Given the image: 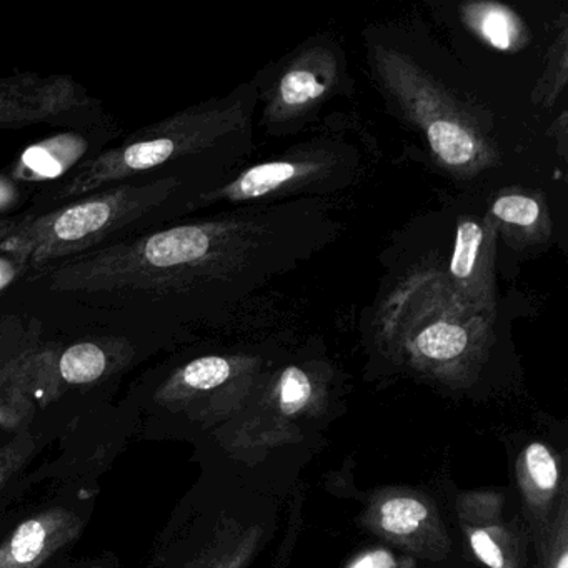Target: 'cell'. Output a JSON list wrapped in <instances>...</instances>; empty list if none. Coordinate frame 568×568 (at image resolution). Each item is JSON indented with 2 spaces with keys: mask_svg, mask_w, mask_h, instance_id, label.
Instances as JSON below:
<instances>
[{
  "mask_svg": "<svg viewBox=\"0 0 568 568\" xmlns=\"http://www.w3.org/2000/svg\"><path fill=\"white\" fill-rule=\"evenodd\" d=\"M174 178L124 182L59 205L48 214L24 217L0 241V254L21 268L51 267L118 241L132 225L154 217L171 199Z\"/></svg>",
  "mask_w": 568,
  "mask_h": 568,
  "instance_id": "cell-1",
  "label": "cell"
},
{
  "mask_svg": "<svg viewBox=\"0 0 568 568\" xmlns=\"http://www.w3.org/2000/svg\"><path fill=\"white\" fill-rule=\"evenodd\" d=\"M95 487L32 467L0 500V568H64L95 511Z\"/></svg>",
  "mask_w": 568,
  "mask_h": 568,
  "instance_id": "cell-2",
  "label": "cell"
},
{
  "mask_svg": "<svg viewBox=\"0 0 568 568\" xmlns=\"http://www.w3.org/2000/svg\"><path fill=\"white\" fill-rule=\"evenodd\" d=\"M54 345L19 318H0V430H22L58 407L52 381Z\"/></svg>",
  "mask_w": 568,
  "mask_h": 568,
  "instance_id": "cell-3",
  "label": "cell"
},
{
  "mask_svg": "<svg viewBox=\"0 0 568 568\" xmlns=\"http://www.w3.org/2000/svg\"><path fill=\"white\" fill-rule=\"evenodd\" d=\"M134 357V348L122 338H89L55 347L52 381L59 405L65 404L69 394H95V388L112 381Z\"/></svg>",
  "mask_w": 568,
  "mask_h": 568,
  "instance_id": "cell-4",
  "label": "cell"
},
{
  "mask_svg": "<svg viewBox=\"0 0 568 568\" xmlns=\"http://www.w3.org/2000/svg\"><path fill=\"white\" fill-rule=\"evenodd\" d=\"M78 418L65 408H52L31 427L0 437V500H4L24 475L34 467L42 452L59 440Z\"/></svg>",
  "mask_w": 568,
  "mask_h": 568,
  "instance_id": "cell-5",
  "label": "cell"
},
{
  "mask_svg": "<svg viewBox=\"0 0 568 568\" xmlns=\"http://www.w3.org/2000/svg\"><path fill=\"white\" fill-rule=\"evenodd\" d=\"M432 152L450 168H465L478 155V142L464 125L450 119H437L427 128Z\"/></svg>",
  "mask_w": 568,
  "mask_h": 568,
  "instance_id": "cell-6",
  "label": "cell"
},
{
  "mask_svg": "<svg viewBox=\"0 0 568 568\" xmlns=\"http://www.w3.org/2000/svg\"><path fill=\"white\" fill-rule=\"evenodd\" d=\"M297 168L288 162H267L245 171L234 184L229 185L225 195L235 201L255 199L274 192L295 178Z\"/></svg>",
  "mask_w": 568,
  "mask_h": 568,
  "instance_id": "cell-7",
  "label": "cell"
},
{
  "mask_svg": "<svg viewBox=\"0 0 568 568\" xmlns=\"http://www.w3.org/2000/svg\"><path fill=\"white\" fill-rule=\"evenodd\" d=\"M470 22L488 44L500 51L514 49L520 36L517 18L500 6H474Z\"/></svg>",
  "mask_w": 568,
  "mask_h": 568,
  "instance_id": "cell-8",
  "label": "cell"
},
{
  "mask_svg": "<svg viewBox=\"0 0 568 568\" xmlns=\"http://www.w3.org/2000/svg\"><path fill=\"white\" fill-rule=\"evenodd\" d=\"M468 335L460 325L437 322L418 334L415 347L424 357L432 361H452L465 351Z\"/></svg>",
  "mask_w": 568,
  "mask_h": 568,
  "instance_id": "cell-9",
  "label": "cell"
},
{
  "mask_svg": "<svg viewBox=\"0 0 568 568\" xmlns=\"http://www.w3.org/2000/svg\"><path fill=\"white\" fill-rule=\"evenodd\" d=\"M481 242H484V231L477 222L464 221L458 224L454 255L450 261V274L457 281H467L474 274Z\"/></svg>",
  "mask_w": 568,
  "mask_h": 568,
  "instance_id": "cell-10",
  "label": "cell"
},
{
  "mask_svg": "<svg viewBox=\"0 0 568 568\" xmlns=\"http://www.w3.org/2000/svg\"><path fill=\"white\" fill-rule=\"evenodd\" d=\"M425 518H427V507L415 498H390L381 508L382 528L388 534H412L420 527Z\"/></svg>",
  "mask_w": 568,
  "mask_h": 568,
  "instance_id": "cell-11",
  "label": "cell"
},
{
  "mask_svg": "<svg viewBox=\"0 0 568 568\" xmlns=\"http://www.w3.org/2000/svg\"><path fill=\"white\" fill-rule=\"evenodd\" d=\"M327 91V85L318 81L317 75L307 69H294L282 79L278 94L288 108H301L311 104Z\"/></svg>",
  "mask_w": 568,
  "mask_h": 568,
  "instance_id": "cell-12",
  "label": "cell"
},
{
  "mask_svg": "<svg viewBox=\"0 0 568 568\" xmlns=\"http://www.w3.org/2000/svg\"><path fill=\"white\" fill-rule=\"evenodd\" d=\"M491 214L507 224L531 227L540 217V207L534 199L524 197V195H508V197L495 201V204L491 205Z\"/></svg>",
  "mask_w": 568,
  "mask_h": 568,
  "instance_id": "cell-13",
  "label": "cell"
},
{
  "mask_svg": "<svg viewBox=\"0 0 568 568\" xmlns=\"http://www.w3.org/2000/svg\"><path fill=\"white\" fill-rule=\"evenodd\" d=\"M525 465H527L531 480L540 490H551L557 487V464L544 444L535 442V444L528 445L525 450Z\"/></svg>",
  "mask_w": 568,
  "mask_h": 568,
  "instance_id": "cell-14",
  "label": "cell"
},
{
  "mask_svg": "<svg viewBox=\"0 0 568 568\" xmlns=\"http://www.w3.org/2000/svg\"><path fill=\"white\" fill-rule=\"evenodd\" d=\"M312 395V385L305 372L288 367L281 378V405L285 414H297Z\"/></svg>",
  "mask_w": 568,
  "mask_h": 568,
  "instance_id": "cell-15",
  "label": "cell"
},
{
  "mask_svg": "<svg viewBox=\"0 0 568 568\" xmlns=\"http://www.w3.org/2000/svg\"><path fill=\"white\" fill-rule=\"evenodd\" d=\"M471 548L475 555L490 568H504L505 560L500 548L497 547L490 535L484 530H477L470 537Z\"/></svg>",
  "mask_w": 568,
  "mask_h": 568,
  "instance_id": "cell-16",
  "label": "cell"
},
{
  "mask_svg": "<svg viewBox=\"0 0 568 568\" xmlns=\"http://www.w3.org/2000/svg\"><path fill=\"white\" fill-rule=\"evenodd\" d=\"M64 568H121V565L115 555L102 554L98 557L74 558Z\"/></svg>",
  "mask_w": 568,
  "mask_h": 568,
  "instance_id": "cell-17",
  "label": "cell"
},
{
  "mask_svg": "<svg viewBox=\"0 0 568 568\" xmlns=\"http://www.w3.org/2000/svg\"><path fill=\"white\" fill-rule=\"evenodd\" d=\"M352 568H395V561L388 551H372L358 558Z\"/></svg>",
  "mask_w": 568,
  "mask_h": 568,
  "instance_id": "cell-18",
  "label": "cell"
},
{
  "mask_svg": "<svg viewBox=\"0 0 568 568\" xmlns=\"http://www.w3.org/2000/svg\"><path fill=\"white\" fill-rule=\"evenodd\" d=\"M19 221H21V219H0V241L18 225Z\"/></svg>",
  "mask_w": 568,
  "mask_h": 568,
  "instance_id": "cell-19",
  "label": "cell"
},
{
  "mask_svg": "<svg viewBox=\"0 0 568 568\" xmlns=\"http://www.w3.org/2000/svg\"><path fill=\"white\" fill-rule=\"evenodd\" d=\"M557 568H568V555L564 554L558 560Z\"/></svg>",
  "mask_w": 568,
  "mask_h": 568,
  "instance_id": "cell-20",
  "label": "cell"
}]
</instances>
